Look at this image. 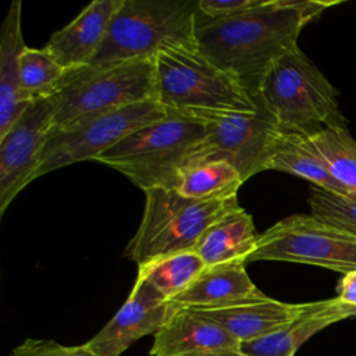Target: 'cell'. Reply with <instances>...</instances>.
I'll return each mask as SVG.
<instances>
[{
  "instance_id": "10",
  "label": "cell",
  "mask_w": 356,
  "mask_h": 356,
  "mask_svg": "<svg viewBox=\"0 0 356 356\" xmlns=\"http://www.w3.org/2000/svg\"><path fill=\"white\" fill-rule=\"evenodd\" d=\"M257 108L209 122L207 132L189 152L186 164L222 160L236 168L243 182L270 170L271 157L284 135L275 117L254 96ZM184 165V167H185Z\"/></svg>"
},
{
  "instance_id": "28",
  "label": "cell",
  "mask_w": 356,
  "mask_h": 356,
  "mask_svg": "<svg viewBox=\"0 0 356 356\" xmlns=\"http://www.w3.org/2000/svg\"><path fill=\"white\" fill-rule=\"evenodd\" d=\"M337 298L346 306L352 307L356 313V271L343 274L338 284Z\"/></svg>"
},
{
  "instance_id": "17",
  "label": "cell",
  "mask_w": 356,
  "mask_h": 356,
  "mask_svg": "<svg viewBox=\"0 0 356 356\" xmlns=\"http://www.w3.org/2000/svg\"><path fill=\"white\" fill-rule=\"evenodd\" d=\"M22 3L14 0L0 29V136H3L31 104L19 90V54L25 49L22 36Z\"/></svg>"
},
{
  "instance_id": "27",
  "label": "cell",
  "mask_w": 356,
  "mask_h": 356,
  "mask_svg": "<svg viewBox=\"0 0 356 356\" xmlns=\"http://www.w3.org/2000/svg\"><path fill=\"white\" fill-rule=\"evenodd\" d=\"M267 0H199V17L204 19H221L256 10Z\"/></svg>"
},
{
  "instance_id": "2",
  "label": "cell",
  "mask_w": 356,
  "mask_h": 356,
  "mask_svg": "<svg viewBox=\"0 0 356 356\" xmlns=\"http://www.w3.org/2000/svg\"><path fill=\"white\" fill-rule=\"evenodd\" d=\"M156 100L167 113L211 122L257 108L242 83L204 56L197 44H177L153 57Z\"/></svg>"
},
{
  "instance_id": "14",
  "label": "cell",
  "mask_w": 356,
  "mask_h": 356,
  "mask_svg": "<svg viewBox=\"0 0 356 356\" xmlns=\"http://www.w3.org/2000/svg\"><path fill=\"white\" fill-rule=\"evenodd\" d=\"M121 4L122 0H93L70 24L54 32L44 47L65 70L89 65Z\"/></svg>"
},
{
  "instance_id": "12",
  "label": "cell",
  "mask_w": 356,
  "mask_h": 356,
  "mask_svg": "<svg viewBox=\"0 0 356 356\" xmlns=\"http://www.w3.org/2000/svg\"><path fill=\"white\" fill-rule=\"evenodd\" d=\"M170 313L167 298L145 278L138 277L120 310L83 345L96 356H121L142 337L154 335Z\"/></svg>"
},
{
  "instance_id": "22",
  "label": "cell",
  "mask_w": 356,
  "mask_h": 356,
  "mask_svg": "<svg viewBox=\"0 0 356 356\" xmlns=\"http://www.w3.org/2000/svg\"><path fill=\"white\" fill-rule=\"evenodd\" d=\"M243 184L239 172L222 160L185 165L178 175L175 191L189 199H207L238 192Z\"/></svg>"
},
{
  "instance_id": "1",
  "label": "cell",
  "mask_w": 356,
  "mask_h": 356,
  "mask_svg": "<svg viewBox=\"0 0 356 356\" xmlns=\"http://www.w3.org/2000/svg\"><path fill=\"white\" fill-rule=\"evenodd\" d=\"M338 1L267 0L256 10L221 19L197 14L199 50L234 75L254 97L270 68L298 47L302 29Z\"/></svg>"
},
{
  "instance_id": "11",
  "label": "cell",
  "mask_w": 356,
  "mask_h": 356,
  "mask_svg": "<svg viewBox=\"0 0 356 356\" xmlns=\"http://www.w3.org/2000/svg\"><path fill=\"white\" fill-rule=\"evenodd\" d=\"M54 125L53 97L33 100L0 136V216L33 181L40 153Z\"/></svg>"
},
{
  "instance_id": "5",
  "label": "cell",
  "mask_w": 356,
  "mask_h": 356,
  "mask_svg": "<svg viewBox=\"0 0 356 356\" xmlns=\"http://www.w3.org/2000/svg\"><path fill=\"white\" fill-rule=\"evenodd\" d=\"M167 114L128 135L96 161L120 171L143 192L154 188L175 189L179 171L189 152L204 138L209 122Z\"/></svg>"
},
{
  "instance_id": "25",
  "label": "cell",
  "mask_w": 356,
  "mask_h": 356,
  "mask_svg": "<svg viewBox=\"0 0 356 356\" xmlns=\"http://www.w3.org/2000/svg\"><path fill=\"white\" fill-rule=\"evenodd\" d=\"M309 206L312 216L356 235V199L313 186Z\"/></svg>"
},
{
  "instance_id": "6",
  "label": "cell",
  "mask_w": 356,
  "mask_h": 356,
  "mask_svg": "<svg viewBox=\"0 0 356 356\" xmlns=\"http://www.w3.org/2000/svg\"><path fill=\"white\" fill-rule=\"evenodd\" d=\"M285 132L312 135L346 127L338 90L298 46L270 68L256 95Z\"/></svg>"
},
{
  "instance_id": "16",
  "label": "cell",
  "mask_w": 356,
  "mask_h": 356,
  "mask_svg": "<svg viewBox=\"0 0 356 356\" xmlns=\"http://www.w3.org/2000/svg\"><path fill=\"white\" fill-rule=\"evenodd\" d=\"M355 316V310L337 296L310 302L309 309L296 320L261 338L243 342L241 350L246 356H295L296 350L314 334Z\"/></svg>"
},
{
  "instance_id": "8",
  "label": "cell",
  "mask_w": 356,
  "mask_h": 356,
  "mask_svg": "<svg viewBox=\"0 0 356 356\" xmlns=\"http://www.w3.org/2000/svg\"><path fill=\"white\" fill-rule=\"evenodd\" d=\"M157 100L139 102L50 131L33 179L61 167L96 160L136 129L165 118Z\"/></svg>"
},
{
  "instance_id": "7",
  "label": "cell",
  "mask_w": 356,
  "mask_h": 356,
  "mask_svg": "<svg viewBox=\"0 0 356 356\" xmlns=\"http://www.w3.org/2000/svg\"><path fill=\"white\" fill-rule=\"evenodd\" d=\"M54 103V128L139 102L156 100L153 58L67 70Z\"/></svg>"
},
{
  "instance_id": "23",
  "label": "cell",
  "mask_w": 356,
  "mask_h": 356,
  "mask_svg": "<svg viewBox=\"0 0 356 356\" xmlns=\"http://www.w3.org/2000/svg\"><path fill=\"white\" fill-rule=\"evenodd\" d=\"M206 267L195 250H186L139 266L138 277L150 282L170 302L185 291Z\"/></svg>"
},
{
  "instance_id": "3",
  "label": "cell",
  "mask_w": 356,
  "mask_h": 356,
  "mask_svg": "<svg viewBox=\"0 0 356 356\" xmlns=\"http://www.w3.org/2000/svg\"><path fill=\"white\" fill-rule=\"evenodd\" d=\"M145 209L122 256L139 266L179 252L193 250L203 234L221 217L241 207L238 192L189 199L175 189L145 192Z\"/></svg>"
},
{
  "instance_id": "15",
  "label": "cell",
  "mask_w": 356,
  "mask_h": 356,
  "mask_svg": "<svg viewBox=\"0 0 356 356\" xmlns=\"http://www.w3.org/2000/svg\"><path fill=\"white\" fill-rule=\"evenodd\" d=\"M242 343L222 327L189 309L171 306L163 327L154 334L150 356H195L209 352L241 350Z\"/></svg>"
},
{
  "instance_id": "4",
  "label": "cell",
  "mask_w": 356,
  "mask_h": 356,
  "mask_svg": "<svg viewBox=\"0 0 356 356\" xmlns=\"http://www.w3.org/2000/svg\"><path fill=\"white\" fill-rule=\"evenodd\" d=\"M199 0H122L108 33L86 67L153 58L170 46L197 44Z\"/></svg>"
},
{
  "instance_id": "9",
  "label": "cell",
  "mask_w": 356,
  "mask_h": 356,
  "mask_svg": "<svg viewBox=\"0 0 356 356\" xmlns=\"http://www.w3.org/2000/svg\"><path fill=\"white\" fill-rule=\"evenodd\" d=\"M256 260L303 263L346 274L356 271V235L312 214H292L260 234L246 263Z\"/></svg>"
},
{
  "instance_id": "24",
  "label": "cell",
  "mask_w": 356,
  "mask_h": 356,
  "mask_svg": "<svg viewBox=\"0 0 356 356\" xmlns=\"http://www.w3.org/2000/svg\"><path fill=\"white\" fill-rule=\"evenodd\" d=\"M19 90L29 103L51 97L63 82L67 70L46 49L25 46L19 54Z\"/></svg>"
},
{
  "instance_id": "26",
  "label": "cell",
  "mask_w": 356,
  "mask_h": 356,
  "mask_svg": "<svg viewBox=\"0 0 356 356\" xmlns=\"http://www.w3.org/2000/svg\"><path fill=\"white\" fill-rule=\"evenodd\" d=\"M10 356H96L85 345L64 346L51 339L28 338L14 348Z\"/></svg>"
},
{
  "instance_id": "18",
  "label": "cell",
  "mask_w": 356,
  "mask_h": 356,
  "mask_svg": "<svg viewBox=\"0 0 356 356\" xmlns=\"http://www.w3.org/2000/svg\"><path fill=\"white\" fill-rule=\"evenodd\" d=\"M260 293L246 271V261L236 260L207 266L199 277L168 303L172 307H211Z\"/></svg>"
},
{
  "instance_id": "20",
  "label": "cell",
  "mask_w": 356,
  "mask_h": 356,
  "mask_svg": "<svg viewBox=\"0 0 356 356\" xmlns=\"http://www.w3.org/2000/svg\"><path fill=\"white\" fill-rule=\"evenodd\" d=\"M270 170L300 177L310 181L317 188L345 196L342 186L330 174L309 135L284 132L271 157Z\"/></svg>"
},
{
  "instance_id": "19",
  "label": "cell",
  "mask_w": 356,
  "mask_h": 356,
  "mask_svg": "<svg viewBox=\"0 0 356 356\" xmlns=\"http://www.w3.org/2000/svg\"><path fill=\"white\" fill-rule=\"evenodd\" d=\"M259 236L252 216L245 209L238 207L214 222L193 250L206 266L236 260L248 261L257 249Z\"/></svg>"
},
{
  "instance_id": "29",
  "label": "cell",
  "mask_w": 356,
  "mask_h": 356,
  "mask_svg": "<svg viewBox=\"0 0 356 356\" xmlns=\"http://www.w3.org/2000/svg\"><path fill=\"white\" fill-rule=\"evenodd\" d=\"M195 356H246V355L242 350H222V352H209V353H202Z\"/></svg>"
},
{
  "instance_id": "13",
  "label": "cell",
  "mask_w": 356,
  "mask_h": 356,
  "mask_svg": "<svg viewBox=\"0 0 356 356\" xmlns=\"http://www.w3.org/2000/svg\"><path fill=\"white\" fill-rule=\"evenodd\" d=\"M307 303H286L273 299L263 292L229 303L195 307L191 312L222 327L241 343L271 334L302 316Z\"/></svg>"
},
{
  "instance_id": "21",
  "label": "cell",
  "mask_w": 356,
  "mask_h": 356,
  "mask_svg": "<svg viewBox=\"0 0 356 356\" xmlns=\"http://www.w3.org/2000/svg\"><path fill=\"white\" fill-rule=\"evenodd\" d=\"M309 136L345 196L356 199V140L348 127H325Z\"/></svg>"
}]
</instances>
